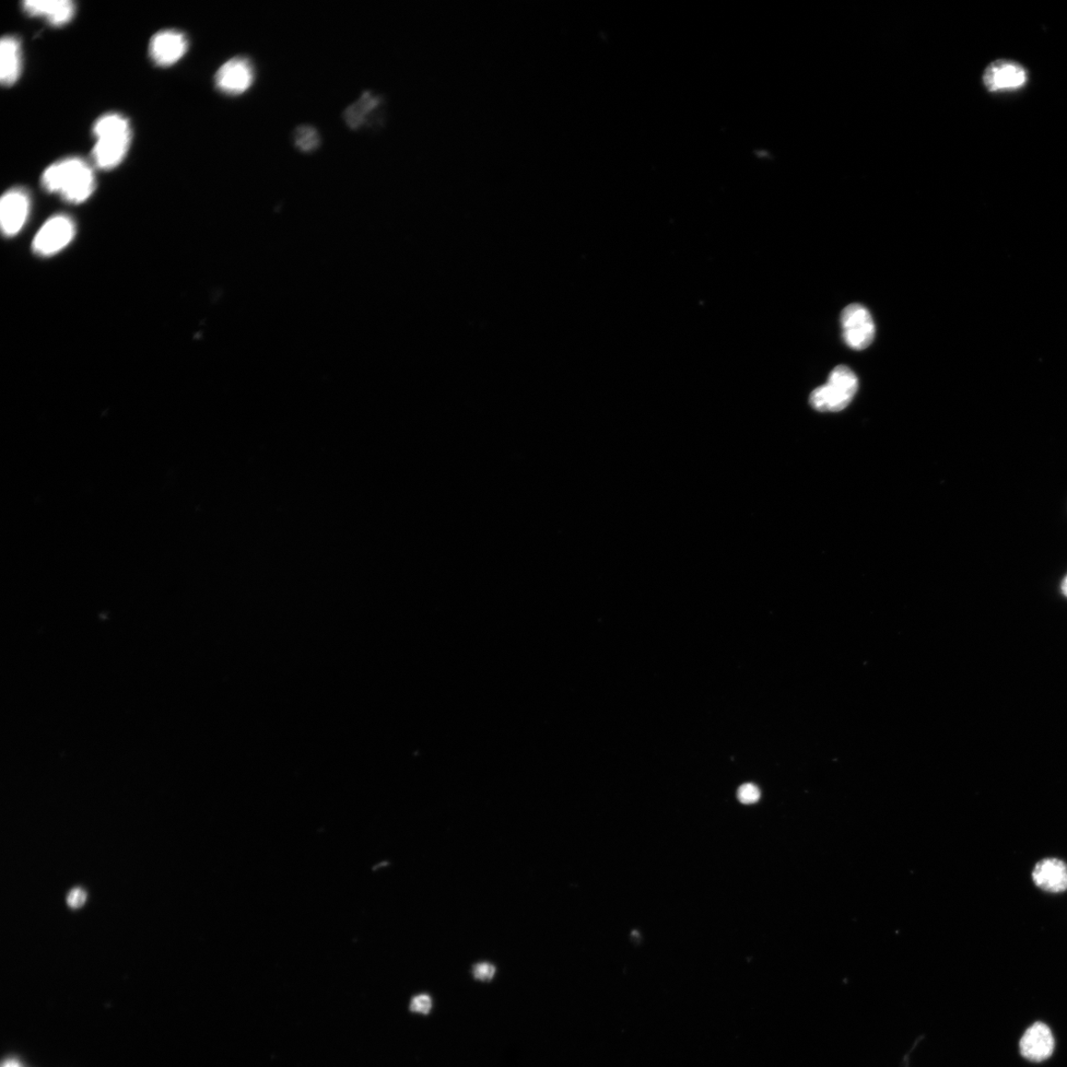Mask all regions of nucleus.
<instances>
[{"mask_svg":"<svg viewBox=\"0 0 1067 1067\" xmlns=\"http://www.w3.org/2000/svg\"><path fill=\"white\" fill-rule=\"evenodd\" d=\"M844 342L852 349L869 347L876 334L875 323L869 311L860 303L849 304L841 313Z\"/></svg>","mask_w":1067,"mask_h":1067,"instance_id":"obj_5","label":"nucleus"},{"mask_svg":"<svg viewBox=\"0 0 1067 1067\" xmlns=\"http://www.w3.org/2000/svg\"><path fill=\"white\" fill-rule=\"evenodd\" d=\"M22 70V53L20 41L15 37L5 36L0 42V81L5 87H13L19 79Z\"/></svg>","mask_w":1067,"mask_h":1067,"instance_id":"obj_13","label":"nucleus"},{"mask_svg":"<svg viewBox=\"0 0 1067 1067\" xmlns=\"http://www.w3.org/2000/svg\"><path fill=\"white\" fill-rule=\"evenodd\" d=\"M737 797L744 805H753L759 801L760 791L754 784H744L738 789Z\"/></svg>","mask_w":1067,"mask_h":1067,"instance_id":"obj_16","label":"nucleus"},{"mask_svg":"<svg viewBox=\"0 0 1067 1067\" xmlns=\"http://www.w3.org/2000/svg\"><path fill=\"white\" fill-rule=\"evenodd\" d=\"M1055 1041L1051 1028L1042 1022L1030 1026L1019 1042L1020 1053L1031 1062L1049 1060L1054 1051Z\"/></svg>","mask_w":1067,"mask_h":1067,"instance_id":"obj_10","label":"nucleus"},{"mask_svg":"<svg viewBox=\"0 0 1067 1067\" xmlns=\"http://www.w3.org/2000/svg\"><path fill=\"white\" fill-rule=\"evenodd\" d=\"M96 145L91 156L97 168L111 170L122 163L132 142L130 122L119 113H108L100 117L92 128Z\"/></svg>","mask_w":1067,"mask_h":1067,"instance_id":"obj_2","label":"nucleus"},{"mask_svg":"<svg viewBox=\"0 0 1067 1067\" xmlns=\"http://www.w3.org/2000/svg\"><path fill=\"white\" fill-rule=\"evenodd\" d=\"M190 48L189 38L180 31L163 30L151 37L149 46L151 61L168 67L179 63Z\"/></svg>","mask_w":1067,"mask_h":1067,"instance_id":"obj_8","label":"nucleus"},{"mask_svg":"<svg viewBox=\"0 0 1067 1067\" xmlns=\"http://www.w3.org/2000/svg\"><path fill=\"white\" fill-rule=\"evenodd\" d=\"M41 184L46 192L60 195L70 204L86 202L97 189L95 172L80 158H67L51 164L43 172Z\"/></svg>","mask_w":1067,"mask_h":1067,"instance_id":"obj_1","label":"nucleus"},{"mask_svg":"<svg viewBox=\"0 0 1067 1067\" xmlns=\"http://www.w3.org/2000/svg\"><path fill=\"white\" fill-rule=\"evenodd\" d=\"M22 9L29 16L42 18L55 27L68 25L77 11L70 0H26L22 3Z\"/></svg>","mask_w":1067,"mask_h":1067,"instance_id":"obj_11","label":"nucleus"},{"mask_svg":"<svg viewBox=\"0 0 1067 1067\" xmlns=\"http://www.w3.org/2000/svg\"><path fill=\"white\" fill-rule=\"evenodd\" d=\"M924 1038H925L924 1035H922V1036L918 1037L916 1041L913 1042L911 1050L908 1051L904 1055V1058H902V1060H901V1063H900L901 1067H911L910 1066L911 1054H912L913 1051L916 1050L920 1045V1042Z\"/></svg>","mask_w":1067,"mask_h":1067,"instance_id":"obj_20","label":"nucleus"},{"mask_svg":"<svg viewBox=\"0 0 1067 1067\" xmlns=\"http://www.w3.org/2000/svg\"><path fill=\"white\" fill-rule=\"evenodd\" d=\"M87 894L84 889L76 887L67 896V902L69 908H79L85 905Z\"/></svg>","mask_w":1067,"mask_h":1067,"instance_id":"obj_19","label":"nucleus"},{"mask_svg":"<svg viewBox=\"0 0 1067 1067\" xmlns=\"http://www.w3.org/2000/svg\"><path fill=\"white\" fill-rule=\"evenodd\" d=\"M2 1067H23V1066L21 1065V1063L18 1061H16L15 1059H9V1060H6L5 1062H4Z\"/></svg>","mask_w":1067,"mask_h":1067,"instance_id":"obj_21","label":"nucleus"},{"mask_svg":"<svg viewBox=\"0 0 1067 1067\" xmlns=\"http://www.w3.org/2000/svg\"><path fill=\"white\" fill-rule=\"evenodd\" d=\"M30 196L26 190H9L0 201V224L5 237H15L23 227L30 213Z\"/></svg>","mask_w":1067,"mask_h":1067,"instance_id":"obj_7","label":"nucleus"},{"mask_svg":"<svg viewBox=\"0 0 1067 1067\" xmlns=\"http://www.w3.org/2000/svg\"><path fill=\"white\" fill-rule=\"evenodd\" d=\"M1062 590L1063 594L1067 597V576L1065 577V579L1063 580V581L1062 583Z\"/></svg>","mask_w":1067,"mask_h":1067,"instance_id":"obj_22","label":"nucleus"},{"mask_svg":"<svg viewBox=\"0 0 1067 1067\" xmlns=\"http://www.w3.org/2000/svg\"><path fill=\"white\" fill-rule=\"evenodd\" d=\"M296 146L302 151H312L321 143L318 131L312 126H301L295 133Z\"/></svg>","mask_w":1067,"mask_h":1067,"instance_id":"obj_15","label":"nucleus"},{"mask_svg":"<svg viewBox=\"0 0 1067 1067\" xmlns=\"http://www.w3.org/2000/svg\"><path fill=\"white\" fill-rule=\"evenodd\" d=\"M1031 878L1043 892L1064 893L1067 890V864L1058 858L1042 859L1036 864Z\"/></svg>","mask_w":1067,"mask_h":1067,"instance_id":"obj_12","label":"nucleus"},{"mask_svg":"<svg viewBox=\"0 0 1067 1067\" xmlns=\"http://www.w3.org/2000/svg\"><path fill=\"white\" fill-rule=\"evenodd\" d=\"M379 97L373 96L370 92H365L356 103L351 105L345 111L344 118L346 123L352 128H359L364 122L368 114L379 107Z\"/></svg>","mask_w":1067,"mask_h":1067,"instance_id":"obj_14","label":"nucleus"},{"mask_svg":"<svg viewBox=\"0 0 1067 1067\" xmlns=\"http://www.w3.org/2000/svg\"><path fill=\"white\" fill-rule=\"evenodd\" d=\"M497 969L489 963H479L474 967V977L482 981H489L496 976Z\"/></svg>","mask_w":1067,"mask_h":1067,"instance_id":"obj_18","label":"nucleus"},{"mask_svg":"<svg viewBox=\"0 0 1067 1067\" xmlns=\"http://www.w3.org/2000/svg\"><path fill=\"white\" fill-rule=\"evenodd\" d=\"M410 1010L412 1011L421 1014H428L432 1010V1000L428 994H420L410 1003Z\"/></svg>","mask_w":1067,"mask_h":1067,"instance_id":"obj_17","label":"nucleus"},{"mask_svg":"<svg viewBox=\"0 0 1067 1067\" xmlns=\"http://www.w3.org/2000/svg\"><path fill=\"white\" fill-rule=\"evenodd\" d=\"M983 84L990 92L1015 90L1026 85V69L1011 61H996L990 64L982 77Z\"/></svg>","mask_w":1067,"mask_h":1067,"instance_id":"obj_9","label":"nucleus"},{"mask_svg":"<svg viewBox=\"0 0 1067 1067\" xmlns=\"http://www.w3.org/2000/svg\"><path fill=\"white\" fill-rule=\"evenodd\" d=\"M76 236V225L72 218L56 215L45 222L33 241V251L41 256L60 252Z\"/></svg>","mask_w":1067,"mask_h":1067,"instance_id":"obj_6","label":"nucleus"},{"mask_svg":"<svg viewBox=\"0 0 1067 1067\" xmlns=\"http://www.w3.org/2000/svg\"><path fill=\"white\" fill-rule=\"evenodd\" d=\"M255 75V67L249 56H233L217 70L215 86L222 95L240 97L251 88Z\"/></svg>","mask_w":1067,"mask_h":1067,"instance_id":"obj_4","label":"nucleus"},{"mask_svg":"<svg viewBox=\"0 0 1067 1067\" xmlns=\"http://www.w3.org/2000/svg\"><path fill=\"white\" fill-rule=\"evenodd\" d=\"M858 388V378L854 372L839 365L831 371L827 383L811 394L810 404L818 412H841L852 402Z\"/></svg>","mask_w":1067,"mask_h":1067,"instance_id":"obj_3","label":"nucleus"}]
</instances>
